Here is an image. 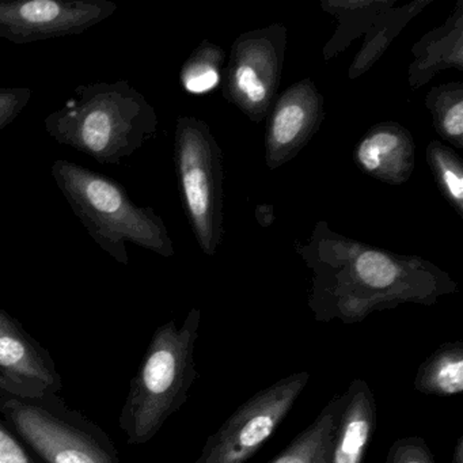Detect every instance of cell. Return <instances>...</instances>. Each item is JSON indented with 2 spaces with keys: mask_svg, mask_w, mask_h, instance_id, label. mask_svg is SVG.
Returning <instances> with one entry per match:
<instances>
[{
  "mask_svg": "<svg viewBox=\"0 0 463 463\" xmlns=\"http://www.w3.org/2000/svg\"><path fill=\"white\" fill-rule=\"evenodd\" d=\"M158 118L127 80L80 85L45 118L48 137L101 165H120L156 137Z\"/></svg>",
  "mask_w": 463,
  "mask_h": 463,
  "instance_id": "obj_1",
  "label": "cell"
},
{
  "mask_svg": "<svg viewBox=\"0 0 463 463\" xmlns=\"http://www.w3.org/2000/svg\"><path fill=\"white\" fill-rule=\"evenodd\" d=\"M200 321V311L192 310L181 327L169 321L154 333L118 417L131 446L148 443L188 401L199 378L194 348Z\"/></svg>",
  "mask_w": 463,
  "mask_h": 463,
  "instance_id": "obj_2",
  "label": "cell"
},
{
  "mask_svg": "<svg viewBox=\"0 0 463 463\" xmlns=\"http://www.w3.org/2000/svg\"><path fill=\"white\" fill-rule=\"evenodd\" d=\"M51 175L94 242L118 264H129L127 242L172 256L162 219L135 204L118 181L67 159L53 162Z\"/></svg>",
  "mask_w": 463,
  "mask_h": 463,
  "instance_id": "obj_3",
  "label": "cell"
},
{
  "mask_svg": "<svg viewBox=\"0 0 463 463\" xmlns=\"http://www.w3.org/2000/svg\"><path fill=\"white\" fill-rule=\"evenodd\" d=\"M0 417L44 463H121L112 438L58 392L0 376Z\"/></svg>",
  "mask_w": 463,
  "mask_h": 463,
  "instance_id": "obj_4",
  "label": "cell"
},
{
  "mask_svg": "<svg viewBox=\"0 0 463 463\" xmlns=\"http://www.w3.org/2000/svg\"><path fill=\"white\" fill-rule=\"evenodd\" d=\"M310 381L291 373L251 395L205 441L194 463H248L272 438Z\"/></svg>",
  "mask_w": 463,
  "mask_h": 463,
  "instance_id": "obj_5",
  "label": "cell"
},
{
  "mask_svg": "<svg viewBox=\"0 0 463 463\" xmlns=\"http://www.w3.org/2000/svg\"><path fill=\"white\" fill-rule=\"evenodd\" d=\"M116 10L109 0H0V39L24 45L77 36Z\"/></svg>",
  "mask_w": 463,
  "mask_h": 463,
  "instance_id": "obj_6",
  "label": "cell"
},
{
  "mask_svg": "<svg viewBox=\"0 0 463 463\" xmlns=\"http://www.w3.org/2000/svg\"><path fill=\"white\" fill-rule=\"evenodd\" d=\"M0 376L21 386L52 392L63 387L50 352L4 308H0Z\"/></svg>",
  "mask_w": 463,
  "mask_h": 463,
  "instance_id": "obj_7",
  "label": "cell"
},
{
  "mask_svg": "<svg viewBox=\"0 0 463 463\" xmlns=\"http://www.w3.org/2000/svg\"><path fill=\"white\" fill-rule=\"evenodd\" d=\"M207 153L200 127L189 118H180L175 132V162L184 202L200 238L207 237L208 219L213 215V178L208 170Z\"/></svg>",
  "mask_w": 463,
  "mask_h": 463,
  "instance_id": "obj_8",
  "label": "cell"
},
{
  "mask_svg": "<svg viewBox=\"0 0 463 463\" xmlns=\"http://www.w3.org/2000/svg\"><path fill=\"white\" fill-rule=\"evenodd\" d=\"M345 395L335 430L332 463H363L375 432V395L363 379H354Z\"/></svg>",
  "mask_w": 463,
  "mask_h": 463,
  "instance_id": "obj_9",
  "label": "cell"
},
{
  "mask_svg": "<svg viewBox=\"0 0 463 463\" xmlns=\"http://www.w3.org/2000/svg\"><path fill=\"white\" fill-rule=\"evenodd\" d=\"M346 395H335L314 421L268 463H332L333 443Z\"/></svg>",
  "mask_w": 463,
  "mask_h": 463,
  "instance_id": "obj_10",
  "label": "cell"
},
{
  "mask_svg": "<svg viewBox=\"0 0 463 463\" xmlns=\"http://www.w3.org/2000/svg\"><path fill=\"white\" fill-rule=\"evenodd\" d=\"M414 390L432 397H458L463 392V343L439 346L420 364Z\"/></svg>",
  "mask_w": 463,
  "mask_h": 463,
  "instance_id": "obj_11",
  "label": "cell"
},
{
  "mask_svg": "<svg viewBox=\"0 0 463 463\" xmlns=\"http://www.w3.org/2000/svg\"><path fill=\"white\" fill-rule=\"evenodd\" d=\"M400 148L401 137L394 132H373L357 148V161L365 172L378 173Z\"/></svg>",
  "mask_w": 463,
  "mask_h": 463,
  "instance_id": "obj_12",
  "label": "cell"
},
{
  "mask_svg": "<svg viewBox=\"0 0 463 463\" xmlns=\"http://www.w3.org/2000/svg\"><path fill=\"white\" fill-rule=\"evenodd\" d=\"M306 124H307V113L302 105L297 102H287L281 105L273 118L272 129H270L273 142L280 146L292 145L305 131Z\"/></svg>",
  "mask_w": 463,
  "mask_h": 463,
  "instance_id": "obj_13",
  "label": "cell"
},
{
  "mask_svg": "<svg viewBox=\"0 0 463 463\" xmlns=\"http://www.w3.org/2000/svg\"><path fill=\"white\" fill-rule=\"evenodd\" d=\"M181 82L189 93H207L218 85L219 72L205 59L194 56L181 72Z\"/></svg>",
  "mask_w": 463,
  "mask_h": 463,
  "instance_id": "obj_14",
  "label": "cell"
},
{
  "mask_svg": "<svg viewBox=\"0 0 463 463\" xmlns=\"http://www.w3.org/2000/svg\"><path fill=\"white\" fill-rule=\"evenodd\" d=\"M384 463H435V458L424 439L408 436L392 444Z\"/></svg>",
  "mask_w": 463,
  "mask_h": 463,
  "instance_id": "obj_15",
  "label": "cell"
},
{
  "mask_svg": "<svg viewBox=\"0 0 463 463\" xmlns=\"http://www.w3.org/2000/svg\"><path fill=\"white\" fill-rule=\"evenodd\" d=\"M32 90L28 88H0V132L4 131L28 107Z\"/></svg>",
  "mask_w": 463,
  "mask_h": 463,
  "instance_id": "obj_16",
  "label": "cell"
},
{
  "mask_svg": "<svg viewBox=\"0 0 463 463\" xmlns=\"http://www.w3.org/2000/svg\"><path fill=\"white\" fill-rule=\"evenodd\" d=\"M235 86L251 104L259 105L267 99L268 89L259 71L249 64H241L234 72Z\"/></svg>",
  "mask_w": 463,
  "mask_h": 463,
  "instance_id": "obj_17",
  "label": "cell"
},
{
  "mask_svg": "<svg viewBox=\"0 0 463 463\" xmlns=\"http://www.w3.org/2000/svg\"><path fill=\"white\" fill-rule=\"evenodd\" d=\"M0 463H39L28 447L0 420Z\"/></svg>",
  "mask_w": 463,
  "mask_h": 463,
  "instance_id": "obj_18",
  "label": "cell"
},
{
  "mask_svg": "<svg viewBox=\"0 0 463 463\" xmlns=\"http://www.w3.org/2000/svg\"><path fill=\"white\" fill-rule=\"evenodd\" d=\"M440 175L449 196H452V199L457 200L458 204H460L463 197L462 170L459 169V166H444L440 162Z\"/></svg>",
  "mask_w": 463,
  "mask_h": 463,
  "instance_id": "obj_19",
  "label": "cell"
},
{
  "mask_svg": "<svg viewBox=\"0 0 463 463\" xmlns=\"http://www.w3.org/2000/svg\"><path fill=\"white\" fill-rule=\"evenodd\" d=\"M443 128L447 134L454 137H460L463 131V104L458 99L457 104L449 108L443 116Z\"/></svg>",
  "mask_w": 463,
  "mask_h": 463,
  "instance_id": "obj_20",
  "label": "cell"
},
{
  "mask_svg": "<svg viewBox=\"0 0 463 463\" xmlns=\"http://www.w3.org/2000/svg\"><path fill=\"white\" fill-rule=\"evenodd\" d=\"M452 463H463V435L455 441L454 449H452Z\"/></svg>",
  "mask_w": 463,
  "mask_h": 463,
  "instance_id": "obj_21",
  "label": "cell"
}]
</instances>
